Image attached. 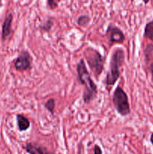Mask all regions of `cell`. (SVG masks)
I'll return each instance as SVG.
<instances>
[{"label":"cell","mask_w":153,"mask_h":154,"mask_svg":"<svg viewBox=\"0 0 153 154\" xmlns=\"http://www.w3.org/2000/svg\"><path fill=\"white\" fill-rule=\"evenodd\" d=\"M76 73L78 80L85 87L82 93V100L85 104H89L97 98L98 90L97 85L88 72L83 59H80L76 65Z\"/></svg>","instance_id":"obj_1"},{"label":"cell","mask_w":153,"mask_h":154,"mask_svg":"<svg viewBox=\"0 0 153 154\" xmlns=\"http://www.w3.org/2000/svg\"><path fill=\"white\" fill-rule=\"evenodd\" d=\"M125 55L124 51L122 48H116L111 55L109 64V70L105 78V84L106 87H112L121 75V69L124 63Z\"/></svg>","instance_id":"obj_2"},{"label":"cell","mask_w":153,"mask_h":154,"mask_svg":"<svg viewBox=\"0 0 153 154\" xmlns=\"http://www.w3.org/2000/svg\"><path fill=\"white\" fill-rule=\"evenodd\" d=\"M90 70L96 78L101 75L104 69V58L100 52L92 48H86L83 52Z\"/></svg>","instance_id":"obj_3"},{"label":"cell","mask_w":153,"mask_h":154,"mask_svg":"<svg viewBox=\"0 0 153 154\" xmlns=\"http://www.w3.org/2000/svg\"><path fill=\"white\" fill-rule=\"evenodd\" d=\"M112 102L116 111L122 117H126L130 113L128 96L123 88L120 86L116 87L112 93Z\"/></svg>","instance_id":"obj_4"},{"label":"cell","mask_w":153,"mask_h":154,"mask_svg":"<svg viewBox=\"0 0 153 154\" xmlns=\"http://www.w3.org/2000/svg\"><path fill=\"white\" fill-rule=\"evenodd\" d=\"M32 57L26 50H22L14 61V69L18 72H26L32 69Z\"/></svg>","instance_id":"obj_5"},{"label":"cell","mask_w":153,"mask_h":154,"mask_svg":"<svg viewBox=\"0 0 153 154\" xmlns=\"http://www.w3.org/2000/svg\"><path fill=\"white\" fill-rule=\"evenodd\" d=\"M105 35L108 38L110 45H112L114 44H122L125 40V36L122 30L112 24H110L107 26Z\"/></svg>","instance_id":"obj_6"},{"label":"cell","mask_w":153,"mask_h":154,"mask_svg":"<svg viewBox=\"0 0 153 154\" xmlns=\"http://www.w3.org/2000/svg\"><path fill=\"white\" fill-rule=\"evenodd\" d=\"M23 148L28 154H53L46 147L37 144V143H27Z\"/></svg>","instance_id":"obj_7"},{"label":"cell","mask_w":153,"mask_h":154,"mask_svg":"<svg viewBox=\"0 0 153 154\" xmlns=\"http://www.w3.org/2000/svg\"><path fill=\"white\" fill-rule=\"evenodd\" d=\"M14 16L12 13H9L4 18V20L2 28V38L4 41L10 36L12 32V22H13Z\"/></svg>","instance_id":"obj_8"},{"label":"cell","mask_w":153,"mask_h":154,"mask_svg":"<svg viewBox=\"0 0 153 154\" xmlns=\"http://www.w3.org/2000/svg\"><path fill=\"white\" fill-rule=\"evenodd\" d=\"M16 125H17L18 130L20 132H25L27 131L30 127V120L22 114H18L16 116Z\"/></svg>","instance_id":"obj_9"},{"label":"cell","mask_w":153,"mask_h":154,"mask_svg":"<svg viewBox=\"0 0 153 154\" xmlns=\"http://www.w3.org/2000/svg\"><path fill=\"white\" fill-rule=\"evenodd\" d=\"M143 36L149 40L153 41V20L146 24Z\"/></svg>","instance_id":"obj_10"},{"label":"cell","mask_w":153,"mask_h":154,"mask_svg":"<svg viewBox=\"0 0 153 154\" xmlns=\"http://www.w3.org/2000/svg\"><path fill=\"white\" fill-rule=\"evenodd\" d=\"M144 56L146 63L150 61H153V45L148 44L144 48Z\"/></svg>","instance_id":"obj_11"},{"label":"cell","mask_w":153,"mask_h":154,"mask_svg":"<svg viewBox=\"0 0 153 154\" xmlns=\"http://www.w3.org/2000/svg\"><path fill=\"white\" fill-rule=\"evenodd\" d=\"M90 20H91V18H90L89 16L86 14H82L78 17V18L76 19V23L80 26L86 27L89 23Z\"/></svg>","instance_id":"obj_12"},{"label":"cell","mask_w":153,"mask_h":154,"mask_svg":"<svg viewBox=\"0 0 153 154\" xmlns=\"http://www.w3.org/2000/svg\"><path fill=\"white\" fill-rule=\"evenodd\" d=\"M53 20L51 18H49L40 26V29L41 31L45 32H49L51 29H52V27L53 26Z\"/></svg>","instance_id":"obj_13"},{"label":"cell","mask_w":153,"mask_h":154,"mask_svg":"<svg viewBox=\"0 0 153 154\" xmlns=\"http://www.w3.org/2000/svg\"><path fill=\"white\" fill-rule=\"evenodd\" d=\"M44 107L51 114H54L56 108V102L54 99H49L44 103Z\"/></svg>","instance_id":"obj_14"},{"label":"cell","mask_w":153,"mask_h":154,"mask_svg":"<svg viewBox=\"0 0 153 154\" xmlns=\"http://www.w3.org/2000/svg\"><path fill=\"white\" fill-rule=\"evenodd\" d=\"M46 5H47V7L49 8L50 10H54V9L58 8V2L55 1V0H47V1H46Z\"/></svg>","instance_id":"obj_15"},{"label":"cell","mask_w":153,"mask_h":154,"mask_svg":"<svg viewBox=\"0 0 153 154\" xmlns=\"http://www.w3.org/2000/svg\"><path fill=\"white\" fill-rule=\"evenodd\" d=\"M93 153L94 154H103V151H102V149L100 148V146L95 144L93 147Z\"/></svg>","instance_id":"obj_16"},{"label":"cell","mask_w":153,"mask_h":154,"mask_svg":"<svg viewBox=\"0 0 153 154\" xmlns=\"http://www.w3.org/2000/svg\"><path fill=\"white\" fill-rule=\"evenodd\" d=\"M148 70H149L150 73H151L152 80V82H153V62L152 63H151V64H150L149 66H148Z\"/></svg>","instance_id":"obj_17"},{"label":"cell","mask_w":153,"mask_h":154,"mask_svg":"<svg viewBox=\"0 0 153 154\" xmlns=\"http://www.w3.org/2000/svg\"><path fill=\"white\" fill-rule=\"evenodd\" d=\"M150 141H151L152 144V145H153V132H152V133L151 136H150Z\"/></svg>","instance_id":"obj_18"},{"label":"cell","mask_w":153,"mask_h":154,"mask_svg":"<svg viewBox=\"0 0 153 154\" xmlns=\"http://www.w3.org/2000/svg\"></svg>","instance_id":"obj_19"}]
</instances>
